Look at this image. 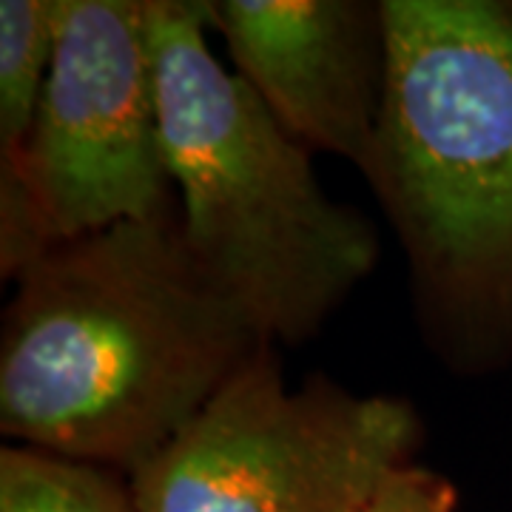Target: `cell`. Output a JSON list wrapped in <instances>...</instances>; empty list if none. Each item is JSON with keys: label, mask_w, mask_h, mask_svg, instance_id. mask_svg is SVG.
<instances>
[{"label": "cell", "mask_w": 512, "mask_h": 512, "mask_svg": "<svg viewBox=\"0 0 512 512\" xmlns=\"http://www.w3.org/2000/svg\"><path fill=\"white\" fill-rule=\"evenodd\" d=\"M262 345L188 254L177 211L63 239L15 276L0 430L131 476Z\"/></svg>", "instance_id": "cell-1"}, {"label": "cell", "mask_w": 512, "mask_h": 512, "mask_svg": "<svg viewBox=\"0 0 512 512\" xmlns=\"http://www.w3.org/2000/svg\"><path fill=\"white\" fill-rule=\"evenodd\" d=\"M148 23L185 248L265 342H302L373 271L376 237L211 49L205 0H148Z\"/></svg>", "instance_id": "cell-2"}, {"label": "cell", "mask_w": 512, "mask_h": 512, "mask_svg": "<svg viewBox=\"0 0 512 512\" xmlns=\"http://www.w3.org/2000/svg\"><path fill=\"white\" fill-rule=\"evenodd\" d=\"M370 183L421 299L461 342L512 350V0H382Z\"/></svg>", "instance_id": "cell-3"}, {"label": "cell", "mask_w": 512, "mask_h": 512, "mask_svg": "<svg viewBox=\"0 0 512 512\" xmlns=\"http://www.w3.org/2000/svg\"><path fill=\"white\" fill-rule=\"evenodd\" d=\"M177 211L148 0H55V55L23 168L0 180V271L63 239Z\"/></svg>", "instance_id": "cell-4"}, {"label": "cell", "mask_w": 512, "mask_h": 512, "mask_svg": "<svg viewBox=\"0 0 512 512\" xmlns=\"http://www.w3.org/2000/svg\"><path fill=\"white\" fill-rule=\"evenodd\" d=\"M416 436L402 399L288 387L262 345L128 484L140 512H350Z\"/></svg>", "instance_id": "cell-5"}, {"label": "cell", "mask_w": 512, "mask_h": 512, "mask_svg": "<svg viewBox=\"0 0 512 512\" xmlns=\"http://www.w3.org/2000/svg\"><path fill=\"white\" fill-rule=\"evenodd\" d=\"M205 18L288 134L370 171L384 89L382 3L205 0Z\"/></svg>", "instance_id": "cell-6"}, {"label": "cell", "mask_w": 512, "mask_h": 512, "mask_svg": "<svg viewBox=\"0 0 512 512\" xmlns=\"http://www.w3.org/2000/svg\"><path fill=\"white\" fill-rule=\"evenodd\" d=\"M55 55V0L0 3V180L23 168Z\"/></svg>", "instance_id": "cell-7"}, {"label": "cell", "mask_w": 512, "mask_h": 512, "mask_svg": "<svg viewBox=\"0 0 512 512\" xmlns=\"http://www.w3.org/2000/svg\"><path fill=\"white\" fill-rule=\"evenodd\" d=\"M0 512H140L117 470L26 444L0 450Z\"/></svg>", "instance_id": "cell-8"}, {"label": "cell", "mask_w": 512, "mask_h": 512, "mask_svg": "<svg viewBox=\"0 0 512 512\" xmlns=\"http://www.w3.org/2000/svg\"><path fill=\"white\" fill-rule=\"evenodd\" d=\"M458 493L450 478L402 461L390 467L350 512H456Z\"/></svg>", "instance_id": "cell-9"}]
</instances>
